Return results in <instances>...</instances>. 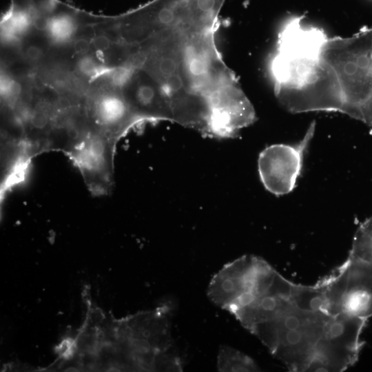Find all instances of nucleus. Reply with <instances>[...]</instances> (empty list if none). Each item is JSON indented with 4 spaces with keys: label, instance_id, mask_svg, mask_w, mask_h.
<instances>
[{
    "label": "nucleus",
    "instance_id": "nucleus-8",
    "mask_svg": "<svg viewBox=\"0 0 372 372\" xmlns=\"http://www.w3.org/2000/svg\"><path fill=\"white\" fill-rule=\"evenodd\" d=\"M116 144L93 125L82 143L67 156L80 172L93 196H110L114 191Z\"/></svg>",
    "mask_w": 372,
    "mask_h": 372
},
{
    "label": "nucleus",
    "instance_id": "nucleus-3",
    "mask_svg": "<svg viewBox=\"0 0 372 372\" xmlns=\"http://www.w3.org/2000/svg\"><path fill=\"white\" fill-rule=\"evenodd\" d=\"M322 56L338 81L341 112L359 120L372 94V28L349 37L328 38Z\"/></svg>",
    "mask_w": 372,
    "mask_h": 372
},
{
    "label": "nucleus",
    "instance_id": "nucleus-19",
    "mask_svg": "<svg viewBox=\"0 0 372 372\" xmlns=\"http://www.w3.org/2000/svg\"><path fill=\"white\" fill-rule=\"evenodd\" d=\"M42 50L37 45H29L25 50V56L28 59L32 61L39 60L42 56Z\"/></svg>",
    "mask_w": 372,
    "mask_h": 372
},
{
    "label": "nucleus",
    "instance_id": "nucleus-10",
    "mask_svg": "<svg viewBox=\"0 0 372 372\" xmlns=\"http://www.w3.org/2000/svg\"><path fill=\"white\" fill-rule=\"evenodd\" d=\"M87 111L93 125L117 143L139 123L122 94L113 88L91 101Z\"/></svg>",
    "mask_w": 372,
    "mask_h": 372
},
{
    "label": "nucleus",
    "instance_id": "nucleus-16",
    "mask_svg": "<svg viewBox=\"0 0 372 372\" xmlns=\"http://www.w3.org/2000/svg\"><path fill=\"white\" fill-rule=\"evenodd\" d=\"M92 45L98 51H105L110 48L111 41L105 35H99L92 40Z\"/></svg>",
    "mask_w": 372,
    "mask_h": 372
},
{
    "label": "nucleus",
    "instance_id": "nucleus-13",
    "mask_svg": "<svg viewBox=\"0 0 372 372\" xmlns=\"http://www.w3.org/2000/svg\"><path fill=\"white\" fill-rule=\"evenodd\" d=\"M218 371L222 372L259 371L255 361L245 353L226 345L219 348L217 357Z\"/></svg>",
    "mask_w": 372,
    "mask_h": 372
},
{
    "label": "nucleus",
    "instance_id": "nucleus-18",
    "mask_svg": "<svg viewBox=\"0 0 372 372\" xmlns=\"http://www.w3.org/2000/svg\"><path fill=\"white\" fill-rule=\"evenodd\" d=\"M359 121H361L368 125L372 126V94L364 107Z\"/></svg>",
    "mask_w": 372,
    "mask_h": 372
},
{
    "label": "nucleus",
    "instance_id": "nucleus-1",
    "mask_svg": "<svg viewBox=\"0 0 372 372\" xmlns=\"http://www.w3.org/2000/svg\"><path fill=\"white\" fill-rule=\"evenodd\" d=\"M225 0H152L132 12L134 85L156 92L174 123L228 138L253 105L216 43Z\"/></svg>",
    "mask_w": 372,
    "mask_h": 372
},
{
    "label": "nucleus",
    "instance_id": "nucleus-2",
    "mask_svg": "<svg viewBox=\"0 0 372 372\" xmlns=\"http://www.w3.org/2000/svg\"><path fill=\"white\" fill-rule=\"evenodd\" d=\"M328 37L320 29L292 17L282 27L270 61L276 98L292 113L340 112L342 97L322 53Z\"/></svg>",
    "mask_w": 372,
    "mask_h": 372
},
{
    "label": "nucleus",
    "instance_id": "nucleus-6",
    "mask_svg": "<svg viewBox=\"0 0 372 372\" xmlns=\"http://www.w3.org/2000/svg\"><path fill=\"white\" fill-rule=\"evenodd\" d=\"M318 283L326 315L347 314L364 320L372 316V263L349 256Z\"/></svg>",
    "mask_w": 372,
    "mask_h": 372
},
{
    "label": "nucleus",
    "instance_id": "nucleus-14",
    "mask_svg": "<svg viewBox=\"0 0 372 372\" xmlns=\"http://www.w3.org/2000/svg\"><path fill=\"white\" fill-rule=\"evenodd\" d=\"M349 256L372 263V216L357 229Z\"/></svg>",
    "mask_w": 372,
    "mask_h": 372
},
{
    "label": "nucleus",
    "instance_id": "nucleus-12",
    "mask_svg": "<svg viewBox=\"0 0 372 372\" xmlns=\"http://www.w3.org/2000/svg\"><path fill=\"white\" fill-rule=\"evenodd\" d=\"M76 12L71 11L57 1L49 14L47 34L54 42L61 43L70 40L77 28Z\"/></svg>",
    "mask_w": 372,
    "mask_h": 372
},
{
    "label": "nucleus",
    "instance_id": "nucleus-11",
    "mask_svg": "<svg viewBox=\"0 0 372 372\" xmlns=\"http://www.w3.org/2000/svg\"><path fill=\"white\" fill-rule=\"evenodd\" d=\"M292 285L278 273L265 293L231 314L248 331L258 324L272 320L293 305L291 300Z\"/></svg>",
    "mask_w": 372,
    "mask_h": 372
},
{
    "label": "nucleus",
    "instance_id": "nucleus-7",
    "mask_svg": "<svg viewBox=\"0 0 372 372\" xmlns=\"http://www.w3.org/2000/svg\"><path fill=\"white\" fill-rule=\"evenodd\" d=\"M366 321L347 314L329 316L307 371L340 372L353 365L364 344L360 335Z\"/></svg>",
    "mask_w": 372,
    "mask_h": 372
},
{
    "label": "nucleus",
    "instance_id": "nucleus-9",
    "mask_svg": "<svg viewBox=\"0 0 372 372\" xmlns=\"http://www.w3.org/2000/svg\"><path fill=\"white\" fill-rule=\"evenodd\" d=\"M316 121L308 127L303 138L295 145L274 144L259 154L258 169L265 189L276 196L292 192L301 174L304 156L314 136Z\"/></svg>",
    "mask_w": 372,
    "mask_h": 372
},
{
    "label": "nucleus",
    "instance_id": "nucleus-15",
    "mask_svg": "<svg viewBox=\"0 0 372 372\" xmlns=\"http://www.w3.org/2000/svg\"><path fill=\"white\" fill-rule=\"evenodd\" d=\"M111 65H105L91 56H83L77 63L76 68L81 74L91 81L101 77H107L112 70Z\"/></svg>",
    "mask_w": 372,
    "mask_h": 372
},
{
    "label": "nucleus",
    "instance_id": "nucleus-17",
    "mask_svg": "<svg viewBox=\"0 0 372 372\" xmlns=\"http://www.w3.org/2000/svg\"><path fill=\"white\" fill-rule=\"evenodd\" d=\"M73 48L76 54L85 56L90 49V43L84 38L78 39L74 43Z\"/></svg>",
    "mask_w": 372,
    "mask_h": 372
},
{
    "label": "nucleus",
    "instance_id": "nucleus-5",
    "mask_svg": "<svg viewBox=\"0 0 372 372\" xmlns=\"http://www.w3.org/2000/svg\"><path fill=\"white\" fill-rule=\"evenodd\" d=\"M278 273L264 259L245 255L226 264L213 276L207 296L232 313L265 293Z\"/></svg>",
    "mask_w": 372,
    "mask_h": 372
},
{
    "label": "nucleus",
    "instance_id": "nucleus-4",
    "mask_svg": "<svg viewBox=\"0 0 372 372\" xmlns=\"http://www.w3.org/2000/svg\"><path fill=\"white\" fill-rule=\"evenodd\" d=\"M329 316L294 305L249 331L290 371H307Z\"/></svg>",
    "mask_w": 372,
    "mask_h": 372
}]
</instances>
